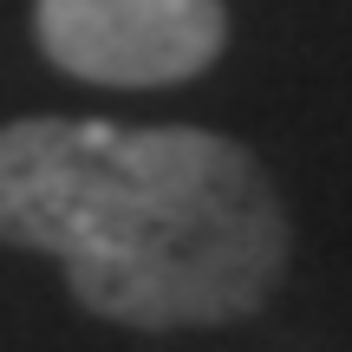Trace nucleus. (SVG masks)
Listing matches in <instances>:
<instances>
[{
    "label": "nucleus",
    "instance_id": "nucleus-1",
    "mask_svg": "<svg viewBox=\"0 0 352 352\" xmlns=\"http://www.w3.org/2000/svg\"><path fill=\"white\" fill-rule=\"evenodd\" d=\"M0 241L52 254L85 314L222 327L274 294L287 209L241 144L196 124H0Z\"/></svg>",
    "mask_w": 352,
    "mask_h": 352
},
{
    "label": "nucleus",
    "instance_id": "nucleus-2",
    "mask_svg": "<svg viewBox=\"0 0 352 352\" xmlns=\"http://www.w3.org/2000/svg\"><path fill=\"white\" fill-rule=\"evenodd\" d=\"M39 46L85 85H183L222 59V0H39Z\"/></svg>",
    "mask_w": 352,
    "mask_h": 352
}]
</instances>
